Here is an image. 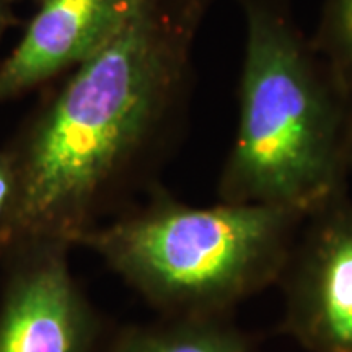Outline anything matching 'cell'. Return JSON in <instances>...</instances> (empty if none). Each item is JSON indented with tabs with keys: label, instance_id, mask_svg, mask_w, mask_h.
Wrapping results in <instances>:
<instances>
[{
	"label": "cell",
	"instance_id": "cell-5",
	"mask_svg": "<svg viewBox=\"0 0 352 352\" xmlns=\"http://www.w3.org/2000/svg\"><path fill=\"white\" fill-rule=\"evenodd\" d=\"M134 0H39L12 54L0 64V103L77 67L120 28Z\"/></svg>",
	"mask_w": 352,
	"mask_h": 352
},
{
	"label": "cell",
	"instance_id": "cell-7",
	"mask_svg": "<svg viewBox=\"0 0 352 352\" xmlns=\"http://www.w3.org/2000/svg\"><path fill=\"white\" fill-rule=\"evenodd\" d=\"M126 352H256V341L233 324L199 320L145 334Z\"/></svg>",
	"mask_w": 352,
	"mask_h": 352
},
{
	"label": "cell",
	"instance_id": "cell-12",
	"mask_svg": "<svg viewBox=\"0 0 352 352\" xmlns=\"http://www.w3.org/2000/svg\"><path fill=\"white\" fill-rule=\"evenodd\" d=\"M34 2H39V0H34Z\"/></svg>",
	"mask_w": 352,
	"mask_h": 352
},
{
	"label": "cell",
	"instance_id": "cell-6",
	"mask_svg": "<svg viewBox=\"0 0 352 352\" xmlns=\"http://www.w3.org/2000/svg\"><path fill=\"white\" fill-rule=\"evenodd\" d=\"M80 327L67 274L46 264L13 292L0 323V352H77Z\"/></svg>",
	"mask_w": 352,
	"mask_h": 352
},
{
	"label": "cell",
	"instance_id": "cell-10",
	"mask_svg": "<svg viewBox=\"0 0 352 352\" xmlns=\"http://www.w3.org/2000/svg\"><path fill=\"white\" fill-rule=\"evenodd\" d=\"M15 3L16 0H0V41H2L8 26L15 20V16H13V13H15V10H13Z\"/></svg>",
	"mask_w": 352,
	"mask_h": 352
},
{
	"label": "cell",
	"instance_id": "cell-2",
	"mask_svg": "<svg viewBox=\"0 0 352 352\" xmlns=\"http://www.w3.org/2000/svg\"><path fill=\"white\" fill-rule=\"evenodd\" d=\"M236 2L245 52L220 201L310 217L344 195L352 91L297 25L289 0Z\"/></svg>",
	"mask_w": 352,
	"mask_h": 352
},
{
	"label": "cell",
	"instance_id": "cell-9",
	"mask_svg": "<svg viewBox=\"0 0 352 352\" xmlns=\"http://www.w3.org/2000/svg\"><path fill=\"white\" fill-rule=\"evenodd\" d=\"M16 173L13 160L7 153H0V217L8 212L15 196Z\"/></svg>",
	"mask_w": 352,
	"mask_h": 352
},
{
	"label": "cell",
	"instance_id": "cell-3",
	"mask_svg": "<svg viewBox=\"0 0 352 352\" xmlns=\"http://www.w3.org/2000/svg\"><path fill=\"white\" fill-rule=\"evenodd\" d=\"M307 219L277 206L191 208L162 199L101 235V243L153 298L214 311L284 276Z\"/></svg>",
	"mask_w": 352,
	"mask_h": 352
},
{
	"label": "cell",
	"instance_id": "cell-1",
	"mask_svg": "<svg viewBox=\"0 0 352 352\" xmlns=\"http://www.w3.org/2000/svg\"><path fill=\"white\" fill-rule=\"evenodd\" d=\"M215 0H134L120 28L44 98L12 160L26 233L77 228L186 116Z\"/></svg>",
	"mask_w": 352,
	"mask_h": 352
},
{
	"label": "cell",
	"instance_id": "cell-8",
	"mask_svg": "<svg viewBox=\"0 0 352 352\" xmlns=\"http://www.w3.org/2000/svg\"><path fill=\"white\" fill-rule=\"evenodd\" d=\"M315 50L352 91V0H327L316 33Z\"/></svg>",
	"mask_w": 352,
	"mask_h": 352
},
{
	"label": "cell",
	"instance_id": "cell-4",
	"mask_svg": "<svg viewBox=\"0 0 352 352\" xmlns=\"http://www.w3.org/2000/svg\"><path fill=\"white\" fill-rule=\"evenodd\" d=\"M307 222L287 264L285 328L307 352H352V202L344 192Z\"/></svg>",
	"mask_w": 352,
	"mask_h": 352
},
{
	"label": "cell",
	"instance_id": "cell-11",
	"mask_svg": "<svg viewBox=\"0 0 352 352\" xmlns=\"http://www.w3.org/2000/svg\"><path fill=\"white\" fill-rule=\"evenodd\" d=\"M349 170L352 171V145H351V155H349Z\"/></svg>",
	"mask_w": 352,
	"mask_h": 352
}]
</instances>
